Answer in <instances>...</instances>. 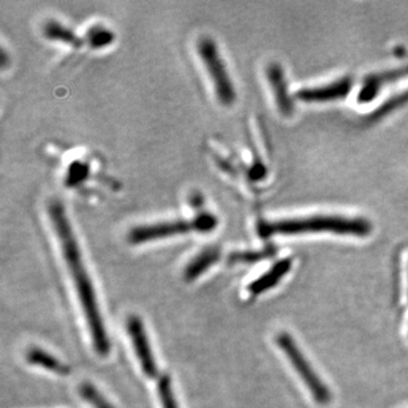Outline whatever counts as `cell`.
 <instances>
[{"instance_id": "1", "label": "cell", "mask_w": 408, "mask_h": 408, "mask_svg": "<svg viewBox=\"0 0 408 408\" xmlns=\"http://www.w3.org/2000/svg\"><path fill=\"white\" fill-rule=\"evenodd\" d=\"M49 215H50L53 230L58 236L63 255L68 262L70 274L73 277L76 291L79 294L80 302L85 314L95 350L99 355L107 356L110 352V341L107 337L106 329H104V322H102L100 311H99L92 284L82 260L79 244L76 242L63 204L59 201L51 202L49 204Z\"/></svg>"}, {"instance_id": "2", "label": "cell", "mask_w": 408, "mask_h": 408, "mask_svg": "<svg viewBox=\"0 0 408 408\" xmlns=\"http://www.w3.org/2000/svg\"><path fill=\"white\" fill-rule=\"evenodd\" d=\"M369 221L361 218H348L341 215H312L299 219L261 221L257 232L261 237L274 235H299L308 232H333L339 235L364 237L371 232Z\"/></svg>"}, {"instance_id": "3", "label": "cell", "mask_w": 408, "mask_h": 408, "mask_svg": "<svg viewBox=\"0 0 408 408\" xmlns=\"http://www.w3.org/2000/svg\"><path fill=\"white\" fill-rule=\"evenodd\" d=\"M217 225H218V219L215 215L209 213H202L190 220L181 219V220L165 221V222L136 227L129 232V241L131 244H142L171 237V236L188 234V232H209L215 230Z\"/></svg>"}, {"instance_id": "4", "label": "cell", "mask_w": 408, "mask_h": 408, "mask_svg": "<svg viewBox=\"0 0 408 408\" xmlns=\"http://www.w3.org/2000/svg\"><path fill=\"white\" fill-rule=\"evenodd\" d=\"M198 50L210 79L213 81L218 100L224 106L234 104L236 99L235 89L215 41L210 38H203L199 41Z\"/></svg>"}, {"instance_id": "5", "label": "cell", "mask_w": 408, "mask_h": 408, "mask_svg": "<svg viewBox=\"0 0 408 408\" xmlns=\"http://www.w3.org/2000/svg\"><path fill=\"white\" fill-rule=\"evenodd\" d=\"M278 345L285 352L288 360L293 364L294 369L296 370L299 377H302L305 385L310 389L311 394L314 399L322 405L329 403L331 399L329 389L322 383L321 379L316 375L314 370L305 360L302 352L294 343L291 337L287 333H280L277 338Z\"/></svg>"}, {"instance_id": "6", "label": "cell", "mask_w": 408, "mask_h": 408, "mask_svg": "<svg viewBox=\"0 0 408 408\" xmlns=\"http://www.w3.org/2000/svg\"><path fill=\"white\" fill-rule=\"evenodd\" d=\"M127 331L131 337V344L134 347L137 358L140 361L143 373L150 379H154L158 375L157 363L152 354L151 347L149 344L146 330L139 316H129L127 320Z\"/></svg>"}, {"instance_id": "7", "label": "cell", "mask_w": 408, "mask_h": 408, "mask_svg": "<svg viewBox=\"0 0 408 408\" xmlns=\"http://www.w3.org/2000/svg\"><path fill=\"white\" fill-rule=\"evenodd\" d=\"M353 87V79L350 76H345L341 79L333 81V83L326 84L321 87H305L297 91L296 97L303 102H331L340 100L350 95Z\"/></svg>"}, {"instance_id": "8", "label": "cell", "mask_w": 408, "mask_h": 408, "mask_svg": "<svg viewBox=\"0 0 408 408\" xmlns=\"http://www.w3.org/2000/svg\"><path fill=\"white\" fill-rule=\"evenodd\" d=\"M406 76H408V65L407 66H404V68L370 75L364 81V84L362 85L361 90H360L358 97V102L360 104H367L370 101L373 100L379 95L380 90H382L389 83H394V81L404 79Z\"/></svg>"}, {"instance_id": "9", "label": "cell", "mask_w": 408, "mask_h": 408, "mask_svg": "<svg viewBox=\"0 0 408 408\" xmlns=\"http://www.w3.org/2000/svg\"><path fill=\"white\" fill-rule=\"evenodd\" d=\"M267 77L272 87L274 100L277 104L279 112L285 116L291 115L294 109L293 100L288 93L287 83H286L285 74L279 65L274 64L269 66L267 70Z\"/></svg>"}, {"instance_id": "10", "label": "cell", "mask_w": 408, "mask_h": 408, "mask_svg": "<svg viewBox=\"0 0 408 408\" xmlns=\"http://www.w3.org/2000/svg\"><path fill=\"white\" fill-rule=\"evenodd\" d=\"M291 268V261L285 259L279 261L272 267L269 272L262 274L259 279L255 280L249 286V291L251 295H259L263 291H268L269 288L274 287L279 283V280L289 272Z\"/></svg>"}, {"instance_id": "11", "label": "cell", "mask_w": 408, "mask_h": 408, "mask_svg": "<svg viewBox=\"0 0 408 408\" xmlns=\"http://www.w3.org/2000/svg\"><path fill=\"white\" fill-rule=\"evenodd\" d=\"M220 259V249L217 246L207 247L198 257L190 261V264L185 269V279L188 281L196 279L205 270L213 267Z\"/></svg>"}, {"instance_id": "12", "label": "cell", "mask_w": 408, "mask_h": 408, "mask_svg": "<svg viewBox=\"0 0 408 408\" xmlns=\"http://www.w3.org/2000/svg\"><path fill=\"white\" fill-rule=\"evenodd\" d=\"M26 360L28 363L49 370V371L60 375H68L70 373V367L64 363L53 358L50 354H48L45 350L40 348H31L26 354Z\"/></svg>"}, {"instance_id": "13", "label": "cell", "mask_w": 408, "mask_h": 408, "mask_svg": "<svg viewBox=\"0 0 408 408\" xmlns=\"http://www.w3.org/2000/svg\"><path fill=\"white\" fill-rule=\"evenodd\" d=\"M43 33L48 39L64 42L74 48H80L83 45V40L81 38L77 37L73 31H70V28H65L57 22L47 23Z\"/></svg>"}, {"instance_id": "14", "label": "cell", "mask_w": 408, "mask_h": 408, "mask_svg": "<svg viewBox=\"0 0 408 408\" xmlns=\"http://www.w3.org/2000/svg\"><path fill=\"white\" fill-rule=\"evenodd\" d=\"M80 394L85 402L95 408H115L91 383H83L80 387Z\"/></svg>"}, {"instance_id": "15", "label": "cell", "mask_w": 408, "mask_h": 408, "mask_svg": "<svg viewBox=\"0 0 408 408\" xmlns=\"http://www.w3.org/2000/svg\"><path fill=\"white\" fill-rule=\"evenodd\" d=\"M85 40H87L90 47H106L114 41V33L110 30H107L104 26H93L87 32Z\"/></svg>"}, {"instance_id": "16", "label": "cell", "mask_w": 408, "mask_h": 408, "mask_svg": "<svg viewBox=\"0 0 408 408\" xmlns=\"http://www.w3.org/2000/svg\"><path fill=\"white\" fill-rule=\"evenodd\" d=\"M158 392H159L160 402L163 408H178L176 398L173 394V387H171V377L168 375H163L160 377L158 383Z\"/></svg>"}, {"instance_id": "17", "label": "cell", "mask_w": 408, "mask_h": 408, "mask_svg": "<svg viewBox=\"0 0 408 408\" xmlns=\"http://www.w3.org/2000/svg\"><path fill=\"white\" fill-rule=\"evenodd\" d=\"M272 255V251L242 252L232 253L230 257V263H253L262 260L264 257Z\"/></svg>"}]
</instances>
